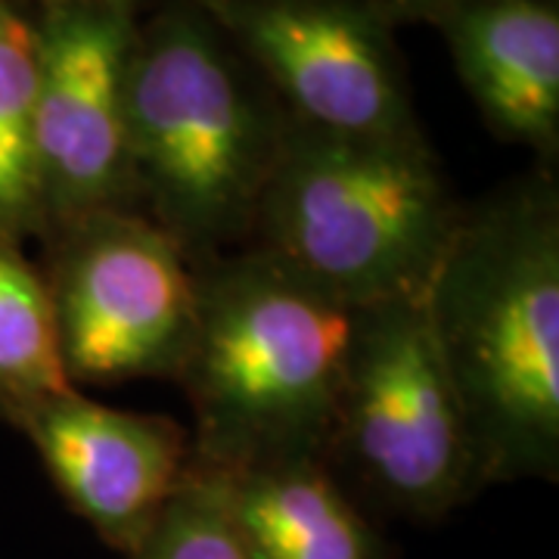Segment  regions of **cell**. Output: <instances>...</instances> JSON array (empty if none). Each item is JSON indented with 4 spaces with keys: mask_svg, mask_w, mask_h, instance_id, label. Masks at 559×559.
Segmentation results:
<instances>
[{
    "mask_svg": "<svg viewBox=\"0 0 559 559\" xmlns=\"http://www.w3.org/2000/svg\"><path fill=\"white\" fill-rule=\"evenodd\" d=\"M200 318L180 367L190 463L240 469L326 454L358 311L255 249L197 267Z\"/></svg>",
    "mask_w": 559,
    "mask_h": 559,
    "instance_id": "obj_3",
    "label": "cell"
},
{
    "mask_svg": "<svg viewBox=\"0 0 559 559\" xmlns=\"http://www.w3.org/2000/svg\"><path fill=\"white\" fill-rule=\"evenodd\" d=\"M44 246L69 380H178L200 318V277L175 237L140 209H116Z\"/></svg>",
    "mask_w": 559,
    "mask_h": 559,
    "instance_id": "obj_6",
    "label": "cell"
},
{
    "mask_svg": "<svg viewBox=\"0 0 559 559\" xmlns=\"http://www.w3.org/2000/svg\"><path fill=\"white\" fill-rule=\"evenodd\" d=\"M38 3H66V7H87V10H116L138 16L143 0H38Z\"/></svg>",
    "mask_w": 559,
    "mask_h": 559,
    "instance_id": "obj_16",
    "label": "cell"
},
{
    "mask_svg": "<svg viewBox=\"0 0 559 559\" xmlns=\"http://www.w3.org/2000/svg\"><path fill=\"white\" fill-rule=\"evenodd\" d=\"M124 559H249L224 510L218 481L187 466L180 488L165 503L146 538Z\"/></svg>",
    "mask_w": 559,
    "mask_h": 559,
    "instance_id": "obj_14",
    "label": "cell"
},
{
    "mask_svg": "<svg viewBox=\"0 0 559 559\" xmlns=\"http://www.w3.org/2000/svg\"><path fill=\"white\" fill-rule=\"evenodd\" d=\"M481 488L559 473V187L540 165L463 209L426 286Z\"/></svg>",
    "mask_w": 559,
    "mask_h": 559,
    "instance_id": "obj_1",
    "label": "cell"
},
{
    "mask_svg": "<svg viewBox=\"0 0 559 559\" xmlns=\"http://www.w3.org/2000/svg\"><path fill=\"white\" fill-rule=\"evenodd\" d=\"M124 112L140 212L197 267L249 242L286 112L193 0L138 25Z\"/></svg>",
    "mask_w": 559,
    "mask_h": 559,
    "instance_id": "obj_2",
    "label": "cell"
},
{
    "mask_svg": "<svg viewBox=\"0 0 559 559\" xmlns=\"http://www.w3.org/2000/svg\"><path fill=\"white\" fill-rule=\"evenodd\" d=\"M38 97V32L22 0H0V240H40L32 121Z\"/></svg>",
    "mask_w": 559,
    "mask_h": 559,
    "instance_id": "obj_13",
    "label": "cell"
},
{
    "mask_svg": "<svg viewBox=\"0 0 559 559\" xmlns=\"http://www.w3.org/2000/svg\"><path fill=\"white\" fill-rule=\"evenodd\" d=\"M72 389L47 280L22 246L0 240V423L22 432Z\"/></svg>",
    "mask_w": 559,
    "mask_h": 559,
    "instance_id": "obj_12",
    "label": "cell"
},
{
    "mask_svg": "<svg viewBox=\"0 0 559 559\" xmlns=\"http://www.w3.org/2000/svg\"><path fill=\"white\" fill-rule=\"evenodd\" d=\"M460 212L423 131L360 138L286 119L246 249L367 308L426 293Z\"/></svg>",
    "mask_w": 559,
    "mask_h": 559,
    "instance_id": "obj_4",
    "label": "cell"
},
{
    "mask_svg": "<svg viewBox=\"0 0 559 559\" xmlns=\"http://www.w3.org/2000/svg\"><path fill=\"white\" fill-rule=\"evenodd\" d=\"M323 463L367 513L411 522H441L485 491L426 293L358 311Z\"/></svg>",
    "mask_w": 559,
    "mask_h": 559,
    "instance_id": "obj_5",
    "label": "cell"
},
{
    "mask_svg": "<svg viewBox=\"0 0 559 559\" xmlns=\"http://www.w3.org/2000/svg\"><path fill=\"white\" fill-rule=\"evenodd\" d=\"M488 128L538 153H559L557 0H463L436 20Z\"/></svg>",
    "mask_w": 559,
    "mask_h": 559,
    "instance_id": "obj_10",
    "label": "cell"
},
{
    "mask_svg": "<svg viewBox=\"0 0 559 559\" xmlns=\"http://www.w3.org/2000/svg\"><path fill=\"white\" fill-rule=\"evenodd\" d=\"M32 156L40 240L79 221L138 209L128 153V60L138 16L38 3Z\"/></svg>",
    "mask_w": 559,
    "mask_h": 559,
    "instance_id": "obj_8",
    "label": "cell"
},
{
    "mask_svg": "<svg viewBox=\"0 0 559 559\" xmlns=\"http://www.w3.org/2000/svg\"><path fill=\"white\" fill-rule=\"evenodd\" d=\"M289 121L333 134H419L392 22L367 0H193Z\"/></svg>",
    "mask_w": 559,
    "mask_h": 559,
    "instance_id": "obj_7",
    "label": "cell"
},
{
    "mask_svg": "<svg viewBox=\"0 0 559 559\" xmlns=\"http://www.w3.org/2000/svg\"><path fill=\"white\" fill-rule=\"evenodd\" d=\"M66 503L103 544L131 554L190 466L175 419L103 407L79 389L44 404L22 426Z\"/></svg>",
    "mask_w": 559,
    "mask_h": 559,
    "instance_id": "obj_9",
    "label": "cell"
},
{
    "mask_svg": "<svg viewBox=\"0 0 559 559\" xmlns=\"http://www.w3.org/2000/svg\"><path fill=\"white\" fill-rule=\"evenodd\" d=\"M380 10L385 20L392 22H407V20H429L436 22L444 16L448 10H454L463 0H367Z\"/></svg>",
    "mask_w": 559,
    "mask_h": 559,
    "instance_id": "obj_15",
    "label": "cell"
},
{
    "mask_svg": "<svg viewBox=\"0 0 559 559\" xmlns=\"http://www.w3.org/2000/svg\"><path fill=\"white\" fill-rule=\"evenodd\" d=\"M205 473L249 559H392L370 513L320 457Z\"/></svg>",
    "mask_w": 559,
    "mask_h": 559,
    "instance_id": "obj_11",
    "label": "cell"
}]
</instances>
